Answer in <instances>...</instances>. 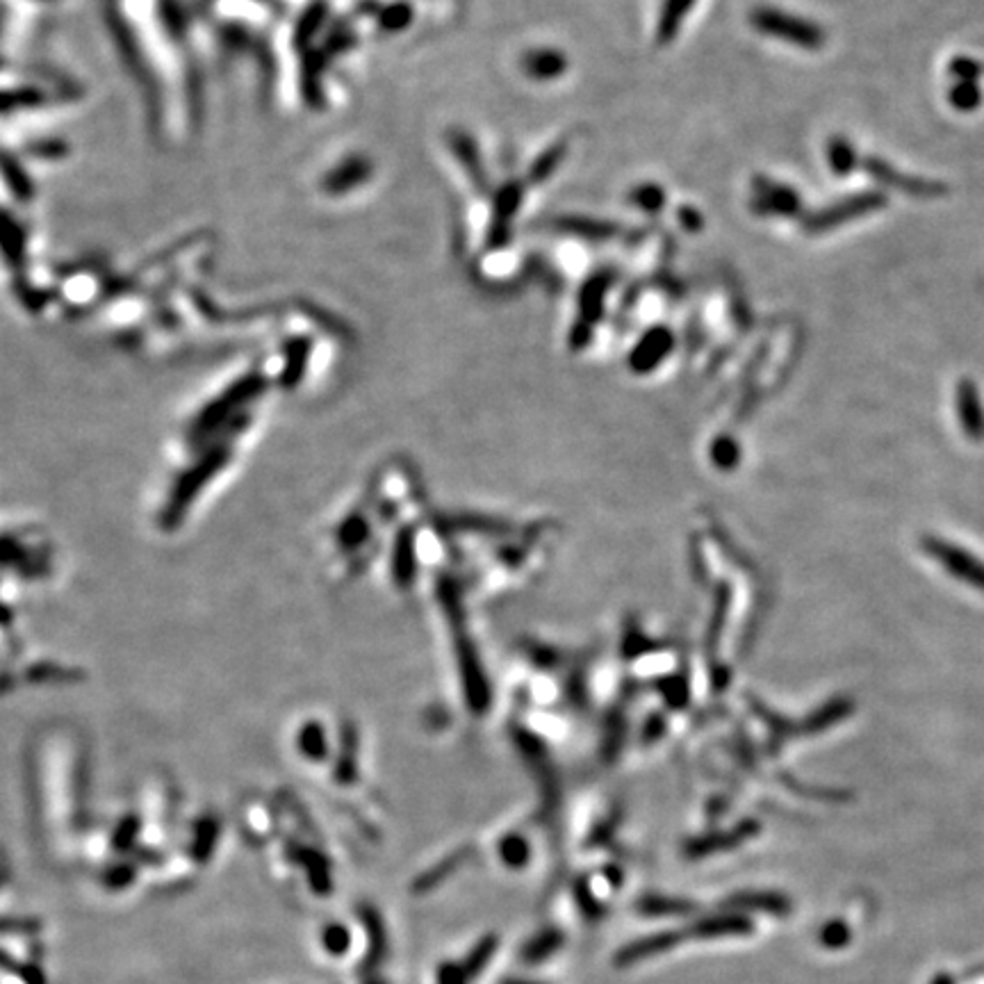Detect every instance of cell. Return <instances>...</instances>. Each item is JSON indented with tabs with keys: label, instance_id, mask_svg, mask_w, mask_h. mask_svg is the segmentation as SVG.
I'll return each instance as SVG.
<instances>
[{
	"label": "cell",
	"instance_id": "16",
	"mask_svg": "<svg viewBox=\"0 0 984 984\" xmlns=\"http://www.w3.org/2000/svg\"><path fill=\"white\" fill-rule=\"evenodd\" d=\"M627 199L631 205H634V208L647 212V215H654V212H659L663 205H666V192H663V187H659V185L645 183V185L634 187V190L629 192Z\"/></svg>",
	"mask_w": 984,
	"mask_h": 984
},
{
	"label": "cell",
	"instance_id": "6",
	"mask_svg": "<svg viewBox=\"0 0 984 984\" xmlns=\"http://www.w3.org/2000/svg\"><path fill=\"white\" fill-rule=\"evenodd\" d=\"M672 344H675V335L670 333L668 326H652L650 331L638 340L634 351H631L629 356L631 369L638 374L652 372V369L670 354Z\"/></svg>",
	"mask_w": 984,
	"mask_h": 984
},
{
	"label": "cell",
	"instance_id": "10",
	"mask_svg": "<svg viewBox=\"0 0 984 984\" xmlns=\"http://www.w3.org/2000/svg\"><path fill=\"white\" fill-rule=\"evenodd\" d=\"M552 226L556 231L574 235L579 237V240H588V242H609L620 233V228L611 224V221L593 219V217H556L552 221Z\"/></svg>",
	"mask_w": 984,
	"mask_h": 984
},
{
	"label": "cell",
	"instance_id": "24",
	"mask_svg": "<svg viewBox=\"0 0 984 984\" xmlns=\"http://www.w3.org/2000/svg\"><path fill=\"white\" fill-rule=\"evenodd\" d=\"M467 978H470V975H467L463 964H445L438 973L440 984H465Z\"/></svg>",
	"mask_w": 984,
	"mask_h": 984
},
{
	"label": "cell",
	"instance_id": "1",
	"mask_svg": "<svg viewBox=\"0 0 984 984\" xmlns=\"http://www.w3.org/2000/svg\"><path fill=\"white\" fill-rule=\"evenodd\" d=\"M750 23L761 32V35L807 48V51H818V48L825 46L823 28L807 19H800V16L775 10V7H757L750 16Z\"/></svg>",
	"mask_w": 984,
	"mask_h": 984
},
{
	"label": "cell",
	"instance_id": "20",
	"mask_svg": "<svg viewBox=\"0 0 984 984\" xmlns=\"http://www.w3.org/2000/svg\"><path fill=\"white\" fill-rule=\"evenodd\" d=\"M495 946H497V939L488 937V939H483L477 948H474V953L470 957H467V962L463 964L470 978H472V975L481 973V969H483V966H486L490 955L495 953Z\"/></svg>",
	"mask_w": 984,
	"mask_h": 984
},
{
	"label": "cell",
	"instance_id": "12",
	"mask_svg": "<svg viewBox=\"0 0 984 984\" xmlns=\"http://www.w3.org/2000/svg\"><path fill=\"white\" fill-rule=\"evenodd\" d=\"M745 932H750V923L745 921L743 916L729 914V916L707 918V921L695 925L693 937L718 939V937H734V934H745Z\"/></svg>",
	"mask_w": 984,
	"mask_h": 984
},
{
	"label": "cell",
	"instance_id": "8",
	"mask_svg": "<svg viewBox=\"0 0 984 984\" xmlns=\"http://www.w3.org/2000/svg\"><path fill=\"white\" fill-rule=\"evenodd\" d=\"M615 281V274L611 269L606 272H597L588 278L579 292V322H584L588 326L597 324L604 315V299L609 287Z\"/></svg>",
	"mask_w": 984,
	"mask_h": 984
},
{
	"label": "cell",
	"instance_id": "25",
	"mask_svg": "<svg viewBox=\"0 0 984 984\" xmlns=\"http://www.w3.org/2000/svg\"><path fill=\"white\" fill-rule=\"evenodd\" d=\"M679 219H682V224H684L686 231H691V233L700 231L702 224H704L700 212L693 210V208H688V205H684V208H679Z\"/></svg>",
	"mask_w": 984,
	"mask_h": 984
},
{
	"label": "cell",
	"instance_id": "3",
	"mask_svg": "<svg viewBox=\"0 0 984 984\" xmlns=\"http://www.w3.org/2000/svg\"><path fill=\"white\" fill-rule=\"evenodd\" d=\"M524 199V185L518 180H511L499 187L492 199V224L488 231V249H502L511 242L513 219L518 215Z\"/></svg>",
	"mask_w": 984,
	"mask_h": 984
},
{
	"label": "cell",
	"instance_id": "2",
	"mask_svg": "<svg viewBox=\"0 0 984 984\" xmlns=\"http://www.w3.org/2000/svg\"><path fill=\"white\" fill-rule=\"evenodd\" d=\"M884 205H887V196H884L882 192L850 194V196H846V199L827 205V208L818 210V212H814V215L802 219V228H805L809 235L825 233V231H832V228H839L843 224H848V221H852V219L864 217V215H868V212L882 210Z\"/></svg>",
	"mask_w": 984,
	"mask_h": 984
},
{
	"label": "cell",
	"instance_id": "4",
	"mask_svg": "<svg viewBox=\"0 0 984 984\" xmlns=\"http://www.w3.org/2000/svg\"><path fill=\"white\" fill-rule=\"evenodd\" d=\"M754 196L750 208L754 215L793 217L800 212V196L789 185L775 183L770 178H754Z\"/></svg>",
	"mask_w": 984,
	"mask_h": 984
},
{
	"label": "cell",
	"instance_id": "23",
	"mask_svg": "<svg viewBox=\"0 0 984 984\" xmlns=\"http://www.w3.org/2000/svg\"><path fill=\"white\" fill-rule=\"evenodd\" d=\"M820 941H823L827 948H841L850 941V932H848L846 925L839 923V921L827 923L823 932H820Z\"/></svg>",
	"mask_w": 984,
	"mask_h": 984
},
{
	"label": "cell",
	"instance_id": "22",
	"mask_svg": "<svg viewBox=\"0 0 984 984\" xmlns=\"http://www.w3.org/2000/svg\"><path fill=\"white\" fill-rule=\"evenodd\" d=\"M502 857L508 866H522L529 857L527 843H524L520 836H511V839H506V843L502 846Z\"/></svg>",
	"mask_w": 984,
	"mask_h": 984
},
{
	"label": "cell",
	"instance_id": "5",
	"mask_svg": "<svg viewBox=\"0 0 984 984\" xmlns=\"http://www.w3.org/2000/svg\"><path fill=\"white\" fill-rule=\"evenodd\" d=\"M861 169H864L866 174L871 176V178H875L877 183L889 185V187H896V190L905 192V194L934 196V194H943V192H946V187L939 185V183H934V180H923V178H914V176L900 174L898 169H893L891 164H887V162L880 160V158H864V160H861Z\"/></svg>",
	"mask_w": 984,
	"mask_h": 984
},
{
	"label": "cell",
	"instance_id": "19",
	"mask_svg": "<svg viewBox=\"0 0 984 984\" xmlns=\"http://www.w3.org/2000/svg\"><path fill=\"white\" fill-rule=\"evenodd\" d=\"M561 941H563V937H561L559 932L547 930L543 934H538V937L533 939L527 948H524L522 957L527 959V962H540V959H545V957L552 955L554 950L561 946Z\"/></svg>",
	"mask_w": 984,
	"mask_h": 984
},
{
	"label": "cell",
	"instance_id": "13",
	"mask_svg": "<svg viewBox=\"0 0 984 984\" xmlns=\"http://www.w3.org/2000/svg\"><path fill=\"white\" fill-rule=\"evenodd\" d=\"M827 162H830L832 174L836 176H848L850 171H855L859 167V155L855 151L846 137L836 135L827 142Z\"/></svg>",
	"mask_w": 984,
	"mask_h": 984
},
{
	"label": "cell",
	"instance_id": "14",
	"mask_svg": "<svg viewBox=\"0 0 984 984\" xmlns=\"http://www.w3.org/2000/svg\"><path fill=\"white\" fill-rule=\"evenodd\" d=\"M672 943H677V934H656V937L636 941V943H631L629 948L622 950V953L618 955V962L631 964V962H636V959L661 955V953H666V950L672 948Z\"/></svg>",
	"mask_w": 984,
	"mask_h": 984
},
{
	"label": "cell",
	"instance_id": "17",
	"mask_svg": "<svg viewBox=\"0 0 984 984\" xmlns=\"http://www.w3.org/2000/svg\"><path fill=\"white\" fill-rule=\"evenodd\" d=\"M732 907H736L738 912H745L748 907L766 909L770 914H789V900L784 896H775V893H757V896H743L732 900Z\"/></svg>",
	"mask_w": 984,
	"mask_h": 984
},
{
	"label": "cell",
	"instance_id": "26",
	"mask_svg": "<svg viewBox=\"0 0 984 984\" xmlns=\"http://www.w3.org/2000/svg\"><path fill=\"white\" fill-rule=\"evenodd\" d=\"M934 984H953V980H950L948 975H939V978L934 980Z\"/></svg>",
	"mask_w": 984,
	"mask_h": 984
},
{
	"label": "cell",
	"instance_id": "21",
	"mask_svg": "<svg viewBox=\"0 0 984 984\" xmlns=\"http://www.w3.org/2000/svg\"><path fill=\"white\" fill-rule=\"evenodd\" d=\"M688 905H684V902H679V900H670V898H645L641 902V909L645 914H682V909H686Z\"/></svg>",
	"mask_w": 984,
	"mask_h": 984
},
{
	"label": "cell",
	"instance_id": "9",
	"mask_svg": "<svg viewBox=\"0 0 984 984\" xmlns=\"http://www.w3.org/2000/svg\"><path fill=\"white\" fill-rule=\"evenodd\" d=\"M520 67L524 71V76H529L533 80H556L561 78L565 69H568V57L556 48H533L522 55Z\"/></svg>",
	"mask_w": 984,
	"mask_h": 984
},
{
	"label": "cell",
	"instance_id": "11",
	"mask_svg": "<svg viewBox=\"0 0 984 984\" xmlns=\"http://www.w3.org/2000/svg\"><path fill=\"white\" fill-rule=\"evenodd\" d=\"M693 5L695 0H663L659 23H656V44L668 46L670 41H675Z\"/></svg>",
	"mask_w": 984,
	"mask_h": 984
},
{
	"label": "cell",
	"instance_id": "18",
	"mask_svg": "<svg viewBox=\"0 0 984 984\" xmlns=\"http://www.w3.org/2000/svg\"><path fill=\"white\" fill-rule=\"evenodd\" d=\"M950 103L959 112H973L982 103V92L975 80H959L957 85L950 89Z\"/></svg>",
	"mask_w": 984,
	"mask_h": 984
},
{
	"label": "cell",
	"instance_id": "7",
	"mask_svg": "<svg viewBox=\"0 0 984 984\" xmlns=\"http://www.w3.org/2000/svg\"><path fill=\"white\" fill-rule=\"evenodd\" d=\"M447 142H449V149L454 151L458 162H461V167L465 169V174L470 176L472 185L477 187L481 194H486L488 192V174H486V167H483L477 142H474V139L467 133H463V130H451Z\"/></svg>",
	"mask_w": 984,
	"mask_h": 984
},
{
	"label": "cell",
	"instance_id": "15",
	"mask_svg": "<svg viewBox=\"0 0 984 984\" xmlns=\"http://www.w3.org/2000/svg\"><path fill=\"white\" fill-rule=\"evenodd\" d=\"M568 151H570L568 142H556V144L549 146L547 151L540 153L536 162H533L531 169H529V183L540 185L549 176H554V171L561 167V162H563L565 155H568Z\"/></svg>",
	"mask_w": 984,
	"mask_h": 984
},
{
	"label": "cell",
	"instance_id": "27",
	"mask_svg": "<svg viewBox=\"0 0 984 984\" xmlns=\"http://www.w3.org/2000/svg\"><path fill=\"white\" fill-rule=\"evenodd\" d=\"M504 984H538V982H522V980H506Z\"/></svg>",
	"mask_w": 984,
	"mask_h": 984
}]
</instances>
